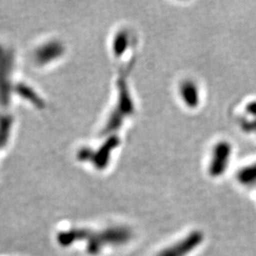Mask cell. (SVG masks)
Segmentation results:
<instances>
[{
    "instance_id": "cell-1",
    "label": "cell",
    "mask_w": 256,
    "mask_h": 256,
    "mask_svg": "<svg viewBox=\"0 0 256 256\" xmlns=\"http://www.w3.org/2000/svg\"><path fill=\"white\" fill-rule=\"evenodd\" d=\"M132 238V232L126 227H114L101 232H93L88 229H72L61 232L56 239L62 247H70L75 242L86 240V252L97 256L106 246H120L128 243Z\"/></svg>"
},
{
    "instance_id": "cell-2",
    "label": "cell",
    "mask_w": 256,
    "mask_h": 256,
    "mask_svg": "<svg viewBox=\"0 0 256 256\" xmlns=\"http://www.w3.org/2000/svg\"><path fill=\"white\" fill-rule=\"evenodd\" d=\"M202 240V236L200 234L194 232L191 236L183 239L182 241L178 242L174 246L164 250L162 252L158 254V256H185L187 254H189L192 248L198 246Z\"/></svg>"
}]
</instances>
